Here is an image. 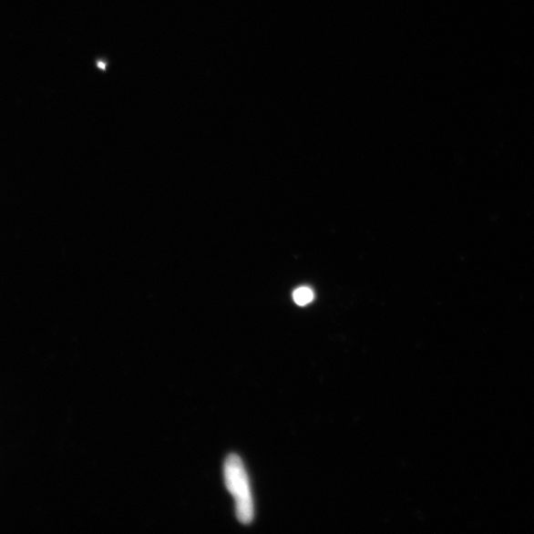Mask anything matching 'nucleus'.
I'll use <instances>...</instances> for the list:
<instances>
[{
  "label": "nucleus",
  "instance_id": "obj_1",
  "mask_svg": "<svg viewBox=\"0 0 534 534\" xmlns=\"http://www.w3.org/2000/svg\"><path fill=\"white\" fill-rule=\"evenodd\" d=\"M224 478L227 489L236 502V515L243 525H250L254 518V506L250 481L241 459L231 455L225 461Z\"/></svg>",
  "mask_w": 534,
  "mask_h": 534
},
{
  "label": "nucleus",
  "instance_id": "obj_2",
  "mask_svg": "<svg viewBox=\"0 0 534 534\" xmlns=\"http://www.w3.org/2000/svg\"><path fill=\"white\" fill-rule=\"evenodd\" d=\"M293 299L297 305L305 306L314 299V293L308 287H300L295 290Z\"/></svg>",
  "mask_w": 534,
  "mask_h": 534
}]
</instances>
